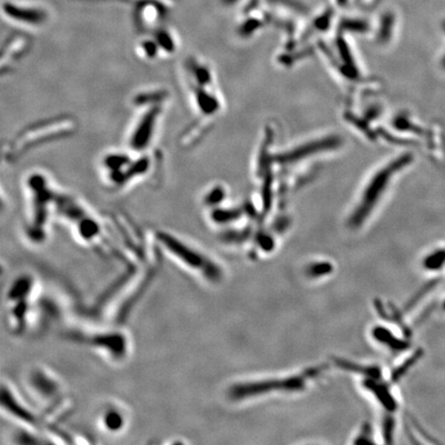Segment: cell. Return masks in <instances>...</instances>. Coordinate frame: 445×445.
<instances>
[{"instance_id": "1", "label": "cell", "mask_w": 445, "mask_h": 445, "mask_svg": "<svg viewBox=\"0 0 445 445\" xmlns=\"http://www.w3.org/2000/svg\"><path fill=\"white\" fill-rule=\"evenodd\" d=\"M324 370L323 366H318L284 377L238 383L230 388L229 397L234 401H242L274 393H300L305 390L313 379L318 378Z\"/></svg>"}, {"instance_id": "2", "label": "cell", "mask_w": 445, "mask_h": 445, "mask_svg": "<svg viewBox=\"0 0 445 445\" xmlns=\"http://www.w3.org/2000/svg\"><path fill=\"white\" fill-rule=\"evenodd\" d=\"M405 160L406 158H404L402 161L394 162L393 164L383 169L381 172H378V175L374 177L372 182L367 187L360 203L357 204L356 210L351 216L350 225L353 228H357L364 224V222L374 209L375 204L377 203L379 197H381V195L384 193L386 184L388 182V179L392 177L393 172L402 166L403 161Z\"/></svg>"}, {"instance_id": "3", "label": "cell", "mask_w": 445, "mask_h": 445, "mask_svg": "<svg viewBox=\"0 0 445 445\" xmlns=\"http://www.w3.org/2000/svg\"><path fill=\"white\" fill-rule=\"evenodd\" d=\"M160 240L166 244L172 253L180 257L184 262L190 263L194 268L202 270V272L208 276L211 281L219 280L222 276V271L219 266H216L213 262L208 258L202 257L199 253L194 252L193 249H189L186 245L178 242L175 237H171L168 234H160Z\"/></svg>"}, {"instance_id": "4", "label": "cell", "mask_w": 445, "mask_h": 445, "mask_svg": "<svg viewBox=\"0 0 445 445\" xmlns=\"http://www.w3.org/2000/svg\"><path fill=\"white\" fill-rule=\"evenodd\" d=\"M160 115V106L154 105L139 121L134 133L130 139V145L135 150L144 149L150 142L151 136L154 135L156 123Z\"/></svg>"}, {"instance_id": "5", "label": "cell", "mask_w": 445, "mask_h": 445, "mask_svg": "<svg viewBox=\"0 0 445 445\" xmlns=\"http://www.w3.org/2000/svg\"><path fill=\"white\" fill-rule=\"evenodd\" d=\"M363 382L364 387L371 393L386 410L394 412L398 408L397 400L386 384L381 382V377H365Z\"/></svg>"}, {"instance_id": "6", "label": "cell", "mask_w": 445, "mask_h": 445, "mask_svg": "<svg viewBox=\"0 0 445 445\" xmlns=\"http://www.w3.org/2000/svg\"><path fill=\"white\" fill-rule=\"evenodd\" d=\"M3 9L9 18L28 24H41L47 18V15L42 10L24 8L13 3H5Z\"/></svg>"}, {"instance_id": "7", "label": "cell", "mask_w": 445, "mask_h": 445, "mask_svg": "<svg viewBox=\"0 0 445 445\" xmlns=\"http://www.w3.org/2000/svg\"><path fill=\"white\" fill-rule=\"evenodd\" d=\"M372 337L378 343L386 345V347H388L393 352L404 351L408 345L406 341L399 339L397 336L389 331V329L385 328L383 326H377V327L373 328Z\"/></svg>"}, {"instance_id": "8", "label": "cell", "mask_w": 445, "mask_h": 445, "mask_svg": "<svg viewBox=\"0 0 445 445\" xmlns=\"http://www.w3.org/2000/svg\"><path fill=\"white\" fill-rule=\"evenodd\" d=\"M334 270V266L328 261L313 262L306 267V275L310 278H321L331 274Z\"/></svg>"}, {"instance_id": "9", "label": "cell", "mask_w": 445, "mask_h": 445, "mask_svg": "<svg viewBox=\"0 0 445 445\" xmlns=\"http://www.w3.org/2000/svg\"><path fill=\"white\" fill-rule=\"evenodd\" d=\"M160 15H161V9L155 8L154 4H150L149 6L143 5L142 8L139 7V9H138L139 23H140V25L145 26V27L150 26L149 24L158 21V18L160 17Z\"/></svg>"}, {"instance_id": "10", "label": "cell", "mask_w": 445, "mask_h": 445, "mask_svg": "<svg viewBox=\"0 0 445 445\" xmlns=\"http://www.w3.org/2000/svg\"><path fill=\"white\" fill-rule=\"evenodd\" d=\"M444 261H445V252L438 251L425 259L424 266L428 270H436L442 267Z\"/></svg>"}, {"instance_id": "11", "label": "cell", "mask_w": 445, "mask_h": 445, "mask_svg": "<svg viewBox=\"0 0 445 445\" xmlns=\"http://www.w3.org/2000/svg\"><path fill=\"white\" fill-rule=\"evenodd\" d=\"M155 40L157 41L159 48L163 49V51H166L169 53L175 52V42H173V39L169 34V32L165 30L160 31L157 34Z\"/></svg>"}, {"instance_id": "12", "label": "cell", "mask_w": 445, "mask_h": 445, "mask_svg": "<svg viewBox=\"0 0 445 445\" xmlns=\"http://www.w3.org/2000/svg\"><path fill=\"white\" fill-rule=\"evenodd\" d=\"M372 428L369 425H364L361 429V432L356 435V440H354V443H373L374 441L372 440Z\"/></svg>"}, {"instance_id": "13", "label": "cell", "mask_w": 445, "mask_h": 445, "mask_svg": "<svg viewBox=\"0 0 445 445\" xmlns=\"http://www.w3.org/2000/svg\"><path fill=\"white\" fill-rule=\"evenodd\" d=\"M142 48L148 58H153L156 54H158V50L160 49L156 40H147L142 45Z\"/></svg>"}, {"instance_id": "14", "label": "cell", "mask_w": 445, "mask_h": 445, "mask_svg": "<svg viewBox=\"0 0 445 445\" xmlns=\"http://www.w3.org/2000/svg\"><path fill=\"white\" fill-rule=\"evenodd\" d=\"M225 1H227V2L231 3V2H233V1H236V0H225Z\"/></svg>"}, {"instance_id": "15", "label": "cell", "mask_w": 445, "mask_h": 445, "mask_svg": "<svg viewBox=\"0 0 445 445\" xmlns=\"http://www.w3.org/2000/svg\"><path fill=\"white\" fill-rule=\"evenodd\" d=\"M443 67L445 68V57H444V59H443Z\"/></svg>"}, {"instance_id": "16", "label": "cell", "mask_w": 445, "mask_h": 445, "mask_svg": "<svg viewBox=\"0 0 445 445\" xmlns=\"http://www.w3.org/2000/svg\"><path fill=\"white\" fill-rule=\"evenodd\" d=\"M444 308H445V302H444Z\"/></svg>"}]
</instances>
